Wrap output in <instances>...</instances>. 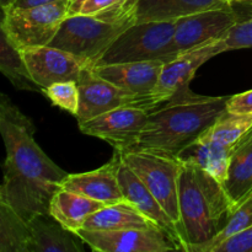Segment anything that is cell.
Wrapping results in <instances>:
<instances>
[{
	"mask_svg": "<svg viewBox=\"0 0 252 252\" xmlns=\"http://www.w3.org/2000/svg\"><path fill=\"white\" fill-rule=\"evenodd\" d=\"M34 125L5 94L0 95V133L6 150L0 202L29 221L49 213V204L68 172L54 164L34 140Z\"/></svg>",
	"mask_w": 252,
	"mask_h": 252,
	"instance_id": "cell-1",
	"label": "cell"
},
{
	"mask_svg": "<svg viewBox=\"0 0 252 252\" xmlns=\"http://www.w3.org/2000/svg\"><path fill=\"white\" fill-rule=\"evenodd\" d=\"M179 234L185 251L211 241L236 211L224 185L193 164L182 162L179 181Z\"/></svg>",
	"mask_w": 252,
	"mask_h": 252,
	"instance_id": "cell-2",
	"label": "cell"
},
{
	"mask_svg": "<svg viewBox=\"0 0 252 252\" xmlns=\"http://www.w3.org/2000/svg\"><path fill=\"white\" fill-rule=\"evenodd\" d=\"M229 97H207L191 90L150 111L135 149L176 157L226 111Z\"/></svg>",
	"mask_w": 252,
	"mask_h": 252,
	"instance_id": "cell-3",
	"label": "cell"
},
{
	"mask_svg": "<svg viewBox=\"0 0 252 252\" xmlns=\"http://www.w3.org/2000/svg\"><path fill=\"white\" fill-rule=\"evenodd\" d=\"M176 22L177 20L135 22L116 38L95 65L145 61L167 63L172 59Z\"/></svg>",
	"mask_w": 252,
	"mask_h": 252,
	"instance_id": "cell-4",
	"label": "cell"
},
{
	"mask_svg": "<svg viewBox=\"0 0 252 252\" xmlns=\"http://www.w3.org/2000/svg\"><path fill=\"white\" fill-rule=\"evenodd\" d=\"M120 153L123 161L144 182L179 229V181L182 162L176 157L153 150Z\"/></svg>",
	"mask_w": 252,
	"mask_h": 252,
	"instance_id": "cell-5",
	"label": "cell"
},
{
	"mask_svg": "<svg viewBox=\"0 0 252 252\" xmlns=\"http://www.w3.org/2000/svg\"><path fill=\"white\" fill-rule=\"evenodd\" d=\"M68 0L2 10L1 31L20 49L48 46L68 16Z\"/></svg>",
	"mask_w": 252,
	"mask_h": 252,
	"instance_id": "cell-6",
	"label": "cell"
},
{
	"mask_svg": "<svg viewBox=\"0 0 252 252\" xmlns=\"http://www.w3.org/2000/svg\"><path fill=\"white\" fill-rule=\"evenodd\" d=\"M128 27L106 24L89 15L66 16L48 46L63 49L95 65Z\"/></svg>",
	"mask_w": 252,
	"mask_h": 252,
	"instance_id": "cell-7",
	"label": "cell"
},
{
	"mask_svg": "<svg viewBox=\"0 0 252 252\" xmlns=\"http://www.w3.org/2000/svg\"><path fill=\"white\" fill-rule=\"evenodd\" d=\"M149 113V110L139 106H123L79 122V129L84 134L105 140L118 152H127L137 148Z\"/></svg>",
	"mask_w": 252,
	"mask_h": 252,
	"instance_id": "cell-8",
	"label": "cell"
},
{
	"mask_svg": "<svg viewBox=\"0 0 252 252\" xmlns=\"http://www.w3.org/2000/svg\"><path fill=\"white\" fill-rule=\"evenodd\" d=\"M91 250L100 252H167L184 251L181 244L161 228L126 230L76 231Z\"/></svg>",
	"mask_w": 252,
	"mask_h": 252,
	"instance_id": "cell-9",
	"label": "cell"
},
{
	"mask_svg": "<svg viewBox=\"0 0 252 252\" xmlns=\"http://www.w3.org/2000/svg\"><path fill=\"white\" fill-rule=\"evenodd\" d=\"M223 52L221 39H218L180 54L165 63L159 81L149 96L153 110L166 101L189 91V83L202 64Z\"/></svg>",
	"mask_w": 252,
	"mask_h": 252,
	"instance_id": "cell-10",
	"label": "cell"
},
{
	"mask_svg": "<svg viewBox=\"0 0 252 252\" xmlns=\"http://www.w3.org/2000/svg\"><path fill=\"white\" fill-rule=\"evenodd\" d=\"M240 21L235 10L211 9L177 20L172 39V59L209 42L223 39Z\"/></svg>",
	"mask_w": 252,
	"mask_h": 252,
	"instance_id": "cell-11",
	"label": "cell"
},
{
	"mask_svg": "<svg viewBox=\"0 0 252 252\" xmlns=\"http://www.w3.org/2000/svg\"><path fill=\"white\" fill-rule=\"evenodd\" d=\"M76 83L80 95L79 111L75 116L78 123L123 106H139L152 111L147 101L101 78L91 65L81 70Z\"/></svg>",
	"mask_w": 252,
	"mask_h": 252,
	"instance_id": "cell-12",
	"label": "cell"
},
{
	"mask_svg": "<svg viewBox=\"0 0 252 252\" xmlns=\"http://www.w3.org/2000/svg\"><path fill=\"white\" fill-rule=\"evenodd\" d=\"M31 78L42 93L52 84L78 80L81 70L90 65L83 59L63 49L52 46H39L21 51Z\"/></svg>",
	"mask_w": 252,
	"mask_h": 252,
	"instance_id": "cell-13",
	"label": "cell"
},
{
	"mask_svg": "<svg viewBox=\"0 0 252 252\" xmlns=\"http://www.w3.org/2000/svg\"><path fill=\"white\" fill-rule=\"evenodd\" d=\"M120 164L121 153L116 150L112 159L103 166L89 172L69 174L62 182L61 189L84 194L106 206L126 201L118 180Z\"/></svg>",
	"mask_w": 252,
	"mask_h": 252,
	"instance_id": "cell-14",
	"label": "cell"
},
{
	"mask_svg": "<svg viewBox=\"0 0 252 252\" xmlns=\"http://www.w3.org/2000/svg\"><path fill=\"white\" fill-rule=\"evenodd\" d=\"M164 64L161 61H145L91 66L101 78L147 101L153 110L149 96L159 81Z\"/></svg>",
	"mask_w": 252,
	"mask_h": 252,
	"instance_id": "cell-15",
	"label": "cell"
},
{
	"mask_svg": "<svg viewBox=\"0 0 252 252\" xmlns=\"http://www.w3.org/2000/svg\"><path fill=\"white\" fill-rule=\"evenodd\" d=\"M118 180H120L121 189H122V193L126 201L132 203L140 213L144 214L147 218H149L162 230L167 231L182 245L176 224L165 212V209L155 198L154 194L145 186L144 182L123 161L122 157H121V164L118 167Z\"/></svg>",
	"mask_w": 252,
	"mask_h": 252,
	"instance_id": "cell-16",
	"label": "cell"
},
{
	"mask_svg": "<svg viewBox=\"0 0 252 252\" xmlns=\"http://www.w3.org/2000/svg\"><path fill=\"white\" fill-rule=\"evenodd\" d=\"M236 147L238 145L225 144L201 135L191 144L185 147L176 158L184 164H193L206 170L224 184Z\"/></svg>",
	"mask_w": 252,
	"mask_h": 252,
	"instance_id": "cell-17",
	"label": "cell"
},
{
	"mask_svg": "<svg viewBox=\"0 0 252 252\" xmlns=\"http://www.w3.org/2000/svg\"><path fill=\"white\" fill-rule=\"evenodd\" d=\"M32 234L30 252H83L84 240L64 228L49 213L37 214L29 220Z\"/></svg>",
	"mask_w": 252,
	"mask_h": 252,
	"instance_id": "cell-18",
	"label": "cell"
},
{
	"mask_svg": "<svg viewBox=\"0 0 252 252\" xmlns=\"http://www.w3.org/2000/svg\"><path fill=\"white\" fill-rule=\"evenodd\" d=\"M230 0H139L137 22L171 21L211 9H231Z\"/></svg>",
	"mask_w": 252,
	"mask_h": 252,
	"instance_id": "cell-19",
	"label": "cell"
},
{
	"mask_svg": "<svg viewBox=\"0 0 252 252\" xmlns=\"http://www.w3.org/2000/svg\"><path fill=\"white\" fill-rule=\"evenodd\" d=\"M105 206L102 202L89 198L84 194L61 189L52 198L49 214L64 228L76 233L84 228L89 217Z\"/></svg>",
	"mask_w": 252,
	"mask_h": 252,
	"instance_id": "cell-20",
	"label": "cell"
},
{
	"mask_svg": "<svg viewBox=\"0 0 252 252\" xmlns=\"http://www.w3.org/2000/svg\"><path fill=\"white\" fill-rule=\"evenodd\" d=\"M159 228L128 201L108 204L90 216L84 224L88 230H126Z\"/></svg>",
	"mask_w": 252,
	"mask_h": 252,
	"instance_id": "cell-21",
	"label": "cell"
},
{
	"mask_svg": "<svg viewBox=\"0 0 252 252\" xmlns=\"http://www.w3.org/2000/svg\"><path fill=\"white\" fill-rule=\"evenodd\" d=\"M223 185L236 208L252 194V137L241 140L234 150Z\"/></svg>",
	"mask_w": 252,
	"mask_h": 252,
	"instance_id": "cell-22",
	"label": "cell"
},
{
	"mask_svg": "<svg viewBox=\"0 0 252 252\" xmlns=\"http://www.w3.org/2000/svg\"><path fill=\"white\" fill-rule=\"evenodd\" d=\"M31 243L29 221L0 202V252H30Z\"/></svg>",
	"mask_w": 252,
	"mask_h": 252,
	"instance_id": "cell-23",
	"label": "cell"
},
{
	"mask_svg": "<svg viewBox=\"0 0 252 252\" xmlns=\"http://www.w3.org/2000/svg\"><path fill=\"white\" fill-rule=\"evenodd\" d=\"M139 0H86L80 14L106 24L129 27L137 22Z\"/></svg>",
	"mask_w": 252,
	"mask_h": 252,
	"instance_id": "cell-24",
	"label": "cell"
},
{
	"mask_svg": "<svg viewBox=\"0 0 252 252\" xmlns=\"http://www.w3.org/2000/svg\"><path fill=\"white\" fill-rule=\"evenodd\" d=\"M0 70L19 90L42 91L32 80L21 51L1 31L0 36Z\"/></svg>",
	"mask_w": 252,
	"mask_h": 252,
	"instance_id": "cell-25",
	"label": "cell"
},
{
	"mask_svg": "<svg viewBox=\"0 0 252 252\" xmlns=\"http://www.w3.org/2000/svg\"><path fill=\"white\" fill-rule=\"evenodd\" d=\"M251 128L252 115H239L226 110L202 135L225 144L238 145Z\"/></svg>",
	"mask_w": 252,
	"mask_h": 252,
	"instance_id": "cell-26",
	"label": "cell"
},
{
	"mask_svg": "<svg viewBox=\"0 0 252 252\" xmlns=\"http://www.w3.org/2000/svg\"><path fill=\"white\" fill-rule=\"evenodd\" d=\"M250 226H252V209L249 208L245 204H241L234 212L233 216L228 220V223L225 224V226L211 241L199 246L194 252H212L213 249L218 246L219 244L228 240L229 238L241 233V231L250 228Z\"/></svg>",
	"mask_w": 252,
	"mask_h": 252,
	"instance_id": "cell-27",
	"label": "cell"
},
{
	"mask_svg": "<svg viewBox=\"0 0 252 252\" xmlns=\"http://www.w3.org/2000/svg\"><path fill=\"white\" fill-rule=\"evenodd\" d=\"M43 94L54 106H58L70 112L73 116H76L79 111L80 95H79L78 83L75 80L52 84L51 86L44 89Z\"/></svg>",
	"mask_w": 252,
	"mask_h": 252,
	"instance_id": "cell-28",
	"label": "cell"
},
{
	"mask_svg": "<svg viewBox=\"0 0 252 252\" xmlns=\"http://www.w3.org/2000/svg\"><path fill=\"white\" fill-rule=\"evenodd\" d=\"M224 52L234 49L252 48V15L245 21H239L234 25L226 36L221 39Z\"/></svg>",
	"mask_w": 252,
	"mask_h": 252,
	"instance_id": "cell-29",
	"label": "cell"
},
{
	"mask_svg": "<svg viewBox=\"0 0 252 252\" xmlns=\"http://www.w3.org/2000/svg\"><path fill=\"white\" fill-rule=\"evenodd\" d=\"M212 252H252V226L219 244Z\"/></svg>",
	"mask_w": 252,
	"mask_h": 252,
	"instance_id": "cell-30",
	"label": "cell"
},
{
	"mask_svg": "<svg viewBox=\"0 0 252 252\" xmlns=\"http://www.w3.org/2000/svg\"><path fill=\"white\" fill-rule=\"evenodd\" d=\"M226 110L239 115H252V90L229 97Z\"/></svg>",
	"mask_w": 252,
	"mask_h": 252,
	"instance_id": "cell-31",
	"label": "cell"
},
{
	"mask_svg": "<svg viewBox=\"0 0 252 252\" xmlns=\"http://www.w3.org/2000/svg\"><path fill=\"white\" fill-rule=\"evenodd\" d=\"M59 1V0H16L11 7H32L38 6V5L51 4V2ZM10 9V7H9Z\"/></svg>",
	"mask_w": 252,
	"mask_h": 252,
	"instance_id": "cell-32",
	"label": "cell"
},
{
	"mask_svg": "<svg viewBox=\"0 0 252 252\" xmlns=\"http://www.w3.org/2000/svg\"><path fill=\"white\" fill-rule=\"evenodd\" d=\"M68 16H73V15L80 14L86 0H68Z\"/></svg>",
	"mask_w": 252,
	"mask_h": 252,
	"instance_id": "cell-33",
	"label": "cell"
},
{
	"mask_svg": "<svg viewBox=\"0 0 252 252\" xmlns=\"http://www.w3.org/2000/svg\"><path fill=\"white\" fill-rule=\"evenodd\" d=\"M15 1L16 0H0V6H1L2 10H6L11 7L15 4Z\"/></svg>",
	"mask_w": 252,
	"mask_h": 252,
	"instance_id": "cell-34",
	"label": "cell"
},
{
	"mask_svg": "<svg viewBox=\"0 0 252 252\" xmlns=\"http://www.w3.org/2000/svg\"><path fill=\"white\" fill-rule=\"evenodd\" d=\"M243 204H245V206H248L249 208H251V209H252V194H251L250 197H249L248 199H246L245 202H244Z\"/></svg>",
	"mask_w": 252,
	"mask_h": 252,
	"instance_id": "cell-35",
	"label": "cell"
},
{
	"mask_svg": "<svg viewBox=\"0 0 252 252\" xmlns=\"http://www.w3.org/2000/svg\"><path fill=\"white\" fill-rule=\"evenodd\" d=\"M251 137H252V128H251L250 130H249L248 133H246V134H245V137H244L243 139H241V140H244V139H248V138H251Z\"/></svg>",
	"mask_w": 252,
	"mask_h": 252,
	"instance_id": "cell-36",
	"label": "cell"
},
{
	"mask_svg": "<svg viewBox=\"0 0 252 252\" xmlns=\"http://www.w3.org/2000/svg\"><path fill=\"white\" fill-rule=\"evenodd\" d=\"M230 1H252V0H230Z\"/></svg>",
	"mask_w": 252,
	"mask_h": 252,
	"instance_id": "cell-37",
	"label": "cell"
},
{
	"mask_svg": "<svg viewBox=\"0 0 252 252\" xmlns=\"http://www.w3.org/2000/svg\"><path fill=\"white\" fill-rule=\"evenodd\" d=\"M251 15H252V9H251Z\"/></svg>",
	"mask_w": 252,
	"mask_h": 252,
	"instance_id": "cell-38",
	"label": "cell"
}]
</instances>
